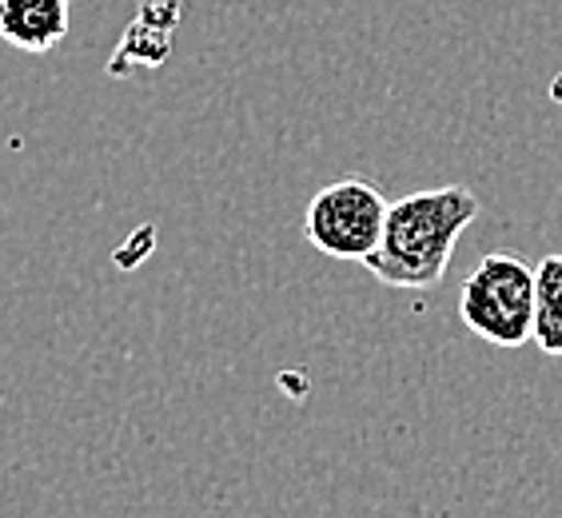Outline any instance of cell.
Instances as JSON below:
<instances>
[{
  "label": "cell",
  "instance_id": "7a4b0ae2",
  "mask_svg": "<svg viewBox=\"0 0 562 518\" xmlns=\"http://www.w3.org/2000/svg\"><path fill=\"white\" fill-rule=\"evenodd\" d=\"M459 319L487 344L522 347L535 327V268L510 251L483 256L459 292Z\"/></svg>",
  "mask_w": 562,
  "mask_h": 518
},
{
  "label": "cell",
  "instance_id": "277c9868",
  "mask_svg": "<svg viewBox=\"0 0 562 518\" xmlns=\"http://www.w3.org/2000/svg\"><path fill=\"white\" fill-rule=\"evenodd\" d=\"M72 29V0H0V41L21 53H53Z\"/></svg>",
  "mask_w": 562,
  "mask_h": 518
},
{
  "label": "cell",
  "instance_id": "6da1fadb",
  "mask_svg": "<svg viewBox=\"0 0 562 518\" xmlns=\"http://www.w3.org/2000/svg\"><path fill=\"white\" fill-rule=\"evenodd\" d=\"M479 195L463 184L423 188L387 204L383 236L363 268L387 288L400 292H431L451 268L454 244L475 224Z\"/></svg>",
  "mask_w": 562,
  "mask_h": 518
},
{
  "label": "cell",
  "instance_id": "5b68a950",
  "mask_svg": "<svg viewBox=\"0 0 562 518\" xmlns=\"http://www.w3.org/2000/svg\"><path fill=\"white\" fill-rule=\"evenodd\" d=\"M180 21L176 0H151L144 4L140 16L128 24V33L120 41L116 56H112V76H128V68H156L172 53V33Z\"/></svg>",
  "mask_w": 562,
  "mask_h": 518
},
{
  "label": "cell",
  "instance_id": "3957f363",
  "mask_svg": "<svg viewBox=\"0 0 562 518\" xmlns=\"http://www.w3.org/2000/svg\"><path fill=\"white\" fill-rule=\"evenodd\" d=\"M387 219V195L368 180H339L312 195L303 212V236L315 251L339 263H363L375 251Z\"/></svg>",
  "mask_w": 562,
  "mask_h": 518
},
{
  "label": "cell",
  "instance_id": "8992f818",
  "mask_svg": "<svg viewBox=\"0 0 562 518\" xmlns=\"http://www.w3.org/2000/svg\"><path fill=\"white\" fill-rule=\"evenodd\" d=\"M530 339L542 356L562 359V251L539 259L535 268V327Z\"/></svg>",
  "mask_w": 562,
  "mask_h": 518
}]
</instances>
